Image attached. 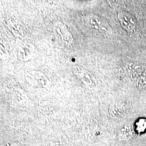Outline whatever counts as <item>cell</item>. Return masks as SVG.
<instances>
[{
    "mask_svg": "<svg viewBox=\"0 0 146 146\" xmlns=\"http://www.w3.org/2000/svg\"><path fill=\"white\" fill-rule=\"evenodd\" d=\"M86 25L94 32L103 35H109L111 33V29L108 23L98 16L89 14L84 19Z\"/></svg>",
    "mask_w": 146,
    "mask_h": 146,
    "instance_id": "1",
    "label": "cell"
},
{
    "mask_svg": "<svg viewBox=\"0 0 146 146\" xmlns=\"http://www.w3.org/2000/svg\"><path fill=\"white\" fill-rule=\"evenodd\" d=\"M55 34L63 44L66 46H71L73 43L72 35L68 31V29L64 25L58 23L55 26Z\"/></svg>",
    "mask_w": 146,
    "mask_h": 146,
    "instance_id": "2",
    "label": "cell"
},
{
    "mask_svg": "<svg viewBox=\"0 0 146 146\" xmlns=\"http://www.w3.org/2000/svg\"><path fill=\"white\" fill-rule=\"evenodd\" d=\"M137 86L139 88H143L146 87V75L145 74L141 76L140 78H139L137 83Z\"/></svg>",
    "mask_w": 146,
    "mask_h": 146,
    "instance_id": "4",
    "label": "cell"
},
{
    "mask_svg": "<svg viewBox=\"0 0 146 146\" xmlns=\"http://www.w3.org/2000/svg\"><path fill=\"white\" fill-rule=\"evenodd\" d=\"M118 19L121 26L127 31L131 32L135 28L136 21L131 14L125 11L120 12L118 14Z\"/></svg>",
    "mask_w": 146,
    "mask_h": 146,
    "instance_id": "3",
    "label": "cell"
}]
</instances>
